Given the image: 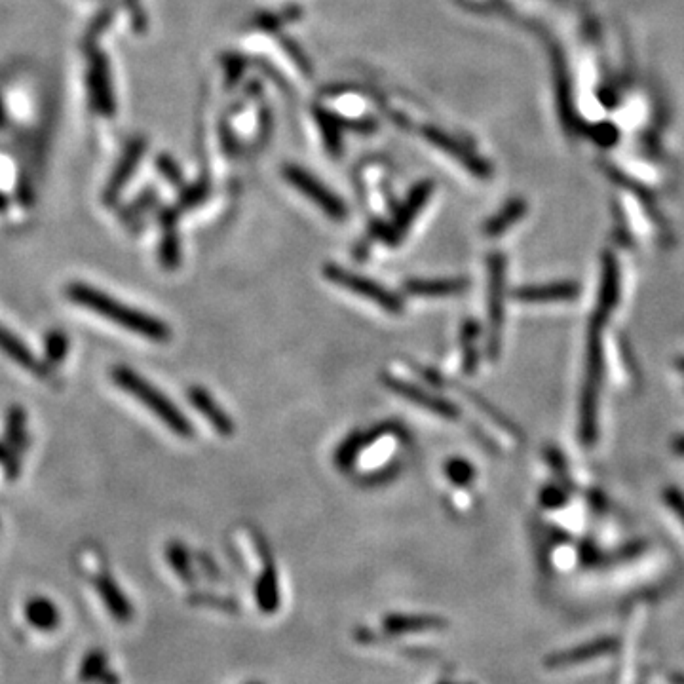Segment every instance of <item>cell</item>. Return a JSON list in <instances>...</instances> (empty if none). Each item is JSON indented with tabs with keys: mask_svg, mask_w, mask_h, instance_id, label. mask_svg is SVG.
I'll list each match as a JSON object with an SVG mask.
<instances>
[{
	"mask_svg": "<svg viewBox=\"0 0 684 684\" xmlns=\"http://www.w3.org/2000/svg\"><path fill=\"white\" fill-rule=\"evenodd\" d=\"M65 293L78 306L92 310L101 318L116 323L128 331H132L135 335L143 337V339H149L152 342H168L171 339L170 327L162 320H158L156 316H151L147 312L132 308L126 303L116 301L114 297L99 291L97 287L82 284V282H73V284L67 285Z\"/></svg>",
	"mask_w": 684,
	"mask_h": 684,
	"instance_id": "1",
	"label": "cell"
},
{
	"mask_svg": "<svg viewBox=\"0 0 684 684\" xmlns=\"http://www.w3.org/2000/svg\"><path fill=\"white\" fill-rule=\"evenodd\" d=\"M113 380L118 388L128 392L132 398L143 403L154 417L162 420L175 436L192 437L194 428H192L189 418L185 417L179 411V407L145 377H141L130 367L118 365L113 369Z\"/></svg>",
	"mask_w": 684,
	"mask_h": 684,
	"instance_id": "2",
	"label": "cell"
},
{
	"mask_svg": "<svg viewBox=\"0 0 684 684\" xmlns=\"http://www.w3.org/2000/svg\"><path fill=\"white\" fill-rule=\"evenodd\" d=\"M489 284H487V342L485 354L496 361L502 354L504 325H506V301H508V263L502 253H493L487 261Z\"/></svg>",
	"mask_w": 684,
	"mask_h": 684,
	"instance_id": "3",
	"label": "cell"
},
{
	"mask_svg": "<svg viewBox=\"0 0 684 684\" xmlns=\"http://www.w3.org/2000/svg\"><path fill=\"white\" fill-rule=\"evenodd\" d=\"M323 276L331 282V284L339 285L342 289L358 295L361 299H367L373 304H377L384 312L388 314H401L405 310V303L399 297L398 293L390 291L388 287L365 278L358 272L346 270L342 266L327 265L323 268Z\"/></svg>",
	"mask_w": 684,
	"mask_h": 684,
	"instance_id": "4",
	"label": "cell"
},
{
	"mask_svg": "<svg viewBox=\"0 0 684 684\" xmlns=\"http://www.w3.org/2000/svg\"><path fill=\"white\" fill-rule=\"evenodd\" d=\"M284 175L285 179L295 189L304 194L312 204H316L318 208L322 209L329 219H335V221L346 219L344 202L337 194H333L331 190L327 189L322 181H318L314 175H310L308 171H304L299 166H287Z\"/></svg>",
	"mask_w": 684,
	"mask_h": 684,
	"instance_id": "5",
	"label": "cell"
},
{
	"mask_svg": "<svg viewBox=\"0 0 684 684\" xmlns=\"http://www.w3.org/2000/svg\"><path fill=\"white\" fill-rule=\"evenodd\" d=\"M582 297V287L572 280L523 285L512 291V299L527 306H570Z\"/></svg>",
	"mask_w": 684,
	"mask_h": 684,
	"instance_id": "6",
	"label": "cell"
},
{
	"mask_svg": "<svg viewBox=\"0 0 684 684\" xmlns=\"http://www.w3.org/2000/svg\"><path fill=\"white\" fill-rule=\"evenodd\" d=\"M382 382L388 390H392L394 394H398L403 399L415 403L418 407L434 413L437 417L447 418V420H456L460 418V411L453 401L449 399L436 396L428 390H424L422 386H417L409 380L399 379V377H392V375H384Z\"/></svg>",
	"mask_w": 684,
	"mask_h": 684,
	"instance_id": "7",
	"label": "cell"
},
{
	"mask_svg": "<svg viewBox=\"0 0 684 684\" xmlns=\"http://www.w3.org/2000/svg\"><path fill=\"white\" fill-rule=\"evenodd\" d=\"M432 190H434V185L430 181H420L417 187L409 192V196L399 206L392 223L384 232V238L390 246H398L399 242L405 238V234L409 232V228L417 219L418 211L428 204Z\"/></svg>",
	"mask_w": 684,
	"mask_h": 684,
	"instance_id": "8",
	"label": "cell"
},
{
	"mask_svg": "<svg viewBox=\"0 0 684 684\" xmlns=\"http://www.w3.org/2000/svg\"><path fill=\"white\" fill-rule=\"evenodd\" d=\"M94 588L97 591L99 601L103 603L105 610L111 614L116 624L124 626L133 620L132 601L124 595L122 588L116 584L109 572H99L94 576Z\"/></svg>",
	"mask_w": 684,
	"mask_h": 684,
	"instance_id": "9",
	"label": "cell"
},
{
	"mask_svg": "<svg viewBox=\"0 0 684 684\" xmlns=\"http://www.w3.org/2000/svg\"><path fill=\"white\" fill-rule=\"evenodd\" d=\"M73 684H122V681L111 665L109 654L94 648L78 662Z\"/></svg>",
	"mask_w": 684,
	"mask_h": 684,
	"instance_id": "10",
	"label": "cell"
},
{
	"mask_svg": "<svg viewBox=\"0 0 684 684\" xmlns=\"http://www.w3.org/2000/svg\"><path fill=\"white\" fill-rule=\"evenodd\" d=\"M189 401L192 403V407L208 420L211 428L219 436L228 437L234 434V430H236L234 420L230 418V415H227V411L215 401L208 390H204L200 386H192L189 390Z\"/></svg>",
	"mask_w": 684,
	"mask_h": 684,
	"instance_id": "11",
	"label": "cell"
},
{
	"mask_svg": "<svg viewBox=\"0 0 684 684\" xmlns=\"http://www.w3.org/2000/svg\"><path fill=\"white\" fill-rule=\"evenodd\" d=\"M384 631L388 635H417L447 629V620L436 614H390L384 618Z\"/></svg>",
	"mask_w": 684,
	"mask_h": 684,
	"instance_id": "12",
	"label": "cell"
},
{
	"mask_svg": "<svg viewBox=\"0 0 684 684\" xmlns=\"http://www.w3.org/2000/svg\"><path fill=\"white\" fill-rule=\"evenodd\" d=\"M25 624L42 635L56 633L61 627V612L48 597H31L23 605Z\"/></svg>",
	"mask_w": 684,
	"mask_h": 684,
	"instance_id": "13",
	"label": "cell"
},
{
	"mask_svg": "<svg viewBox=\"0 0 684 684\" xmlns=\"http://www.w3.org/2000/svg\"><path fill=\"white\" fill-rule=\"evenodd\" d=\"M0 352L38 377H50V367L38 360L27 344L6 327H0Z\"/></svg>",
	"mask_w": 684,
	"mask_h": 684,
	"instance_id": "14",
	"label": "cell"
},
{
	"mask_svg": "<svg viewBox=\"0 0 684 684\" xmlns=\"http://www.w3.org/2000/svg\"><path fill=\"white\" fill-rule=\"evenodd\" d=\"M470 287V282L466 278H430V280H409L403 285V289L413 295V297H428V299H439V297H455L462 295Z\"/></svg>",
	"mask_w": 684,
	"mask_h": 684,
	"instance_id": "15",
	"label": "cell"
},
{
	"mask_svg": "<svg viewBox=\"0 0 684 684\" xmlns=\"http://www.w3.org/2000/svg\"><path fill=\"white\" fill-rule=\"evenodd\" d=\"M424 135H426V139L432 145H436L439 149H443L447 154H451L453 158H456L466 170L472 171V173L479 175V177H487L489 175V168L485 166V162L481 158L474 156L472 152L466 151L460 143H456L455 139H451L449 135H445V133H441L439 130H434V128L424 130Z\"/></svg>",
	"mask_w": 684,
	"mask_h": 684,
	"instance_id": "16",
	"label": "cell"
},
{
	"mask_svg": "<svg viewBox=\"0 0 684 684\" xmlns=\"http://www.w3.org/2000/svg\"><path fill=\"white\" fill-rule=\"evenodd\" d=\"M255 603L261 612L274 614L280 608V582L278 570L272 561H266L265 567L259 572L255 580Z\"/></svg>",
	"mask_w": 684,
	"mask_h": 684,
	"instance_id": "17",
	"label": "cell"
},
{
	"mask_svg": "<svg viewBox=\"0 0 684 684\" xmlns=\"http://www.w3.org/2000/svg\"><path fill=\"white\" fill-rule=\"evenodd\" d=\"M4 443L10 449L12 455V462L14 468L19 474L21 468V455L27 449V415L23 411V407L14 405L10 407L8 415H6V432H4Z\"/></svg>",
	"mask_w": 684,
	"mask_h": 684,
	"instance_id": "18",
	"label": "cell"
},
{
	"mask_svg": "<svg viewBox=\"0 0 684 684\" xmlns=\"http://www.w3.org/2000/svg\"><path fill=\"white\" fill-rule=\"evenodd\" d=\"M145 151V143L141 139H135L132 145L128 147V151L124 154V160L120 162L118 170L114 171L113 179L109 183V187L105 190V204H114L118 194L126 187L128 179L132 177L133 168L137 166V162L141 160Z\"/></svg>",
	"mask_w": 684,
	"mask_h": 684,
	"instance_id": "19",
	"label": "cell"
},
{
	"mask_svg": "<svg viewBox=\"0 0 684 684\" xmlns=\"http://www.w3.org/2000/svg\"><path fill=\"white\" fill-rule=\"evenodd\" d=\"M479 339H481V325L474 318L466 320L460 329V346H462V371L464 375H475L479 367Z\"/></svg>",
	"mask_w": 684,
	"mask_h": 684,
	"instance_id": "20",
	"label": "cell"
},
{
	"mask_svg": "<svg viewBox=\"0 0 684 684\" xmlns=\"http://www.w3.org/2000/svg\"><path fill=\"white\" fill-rule=\"evenodd\" d=\"M162 242H160V263L168 270H175L181 265V244L179 234L175 230V215L168 213L162 217Z\"/></svg>",
	"mask_w": 684,
	"mask_h": 684,
	"instance_id": "21",
	"label": "cell"
},
{
	"mask_svg": "<svg viewBox=\"0 0 684 684\" xmlns=\"http://www.w3.org/2000/svg\"><path fill=\"white\" fill-rule=\"evenodd\" d=\"M525 213H527V204L523 200H512L506 208L498 211L493 219H489L485 223L483 232L491 238H498V236L506 234L515 223H519L525 217Z\"/></svg>",
	"mask_w": 684,
	"mask_h": 684,
	"instance_id": "22",
	"label": "cell"
},
{
	"mask_svg": "<svg viewBox=\"0 0 684 684\" xmlns=\"http://www.w3.org/2000/svg\"><path fill=\"white\" fill-rule=\"evenodd\" d=\"M92 82H94V99L97 109H101L105 114H113V94H111L109 69H107L105 59H97L95 61L94 71H92Z\"/></svg>",
	"mask_w": 684,
	"mask_h": 684,
	"instance_id": "23",
	"label": "cell"
},
{
	"mask_svg": "<svg viewBox=\"0 0 684 684\" xmlns=\"http://www.w3.org/2000/svg\"><path fill=\"white\" fill-rule=\"evenodd\" d=\"M166 557L170 561L171 569L177 574V578L185 586L194 588L196 586V574H194V569H192L189 551L185 550V546L181 542H171L168 550H166Z\"/></svg>",
	"mask_w": 684,
	"mask_h": 684,
	"instance_id": "24",
	"label": "cell"
},
{
	"mask_svg": "<svg viewBox=\"0 0 684 684\" xmlns=\"http://www.w3.org/2000/svg\"><path fill=\"white\" fill-rule=\"evenodd\" d=\"M660 502L664 508L665 515L671 519L673 527L681 532L684 538V491L677 485H667L662 494Z\"/></svg>",
	"mask_w": 684,
	"mask_h": 684,
	"instance_id": "25",
	"label": "cell"
},
{
	"mask_svg": "<svg viewBox=\"0 0 684 684\" xmlns=\"http://www.w3.org/2000/svg\"><path fill=\"white\" fill-rule=\"evenodd\" d=\"M365 432H354L350 436L346 437L339 445L337 453H335V464L337 468L341 470H350L358 460L360 456L365 453Z\"/></svg>",
	"mask_w": 684,
	"mask_h": 684,
	"instance_id": "26",
	"label": "cell"
},
{
	"mask_svg": "<svg viewBox=\"0 0 684 684\" xmlns=\"http://www.w3.org/2000/svg\"><path fill=\"white\" fill-rule=\"evenodd\" d=\"M69 354V337L59 331V329H54L50 331L46 337H44V356H46V365L52 369V367H57L59 363H63V360L67 358Z\"/></svg>",
	"mask_w": 684,
	"mask_h": 684,
	"instance_id": "27",
	"label": "cell"
},
{
	"mask_svg": "<svg viewBox=\"0 0 684 684\" xmlns=\"http://www.w3.org/2000/svg\"><path fill=\"white\" fill-rule=\"evenodd\" d=\"M445 474L455 487H470L475 481V466L466 458H451L445 464Z\"/></svg>",
	"mask_w": 684,
	"mask_h": 684,
	"instance_id": "28",
	"label": "cell"
},
{
	"mask_svg": "<svg viewBox=\"0 0 684 684\" xmlns=\"http://www.w3.org/2000/svg\"><path fill=\"white\" fill-rule=\"evenodd\" d=\"M192 605H200V607H213L217 610H223L228 614H236L238 612V603L230 597H221V595H211V593H192L189 599Z\"/></svg>",
	"mask_w": 684,
	"mask_h": 684,
	"instance_id": "29",
	"label": "cell"
},
{
	"mask_svg": "<svg viewBox=\"0 0 684 684\" xmlns=\"http://www.w3.org/2000/svg\"><path fill=\"white\" fill-rule=\"evenodd\" d=\"M206 194H208V187H206L204 183L190 187V189L185 192V196L181 198V208H192V206L200 204V202L206 198Z\"/></svg>",
	"mask_w": 684,
	"mask_h": 684,
	"instance_id": "30",
	"label": "cell"
},
{
	"mask_svg": "<svg viewBox=\"0 0 684 684\" xmlns=\"http://www.w3.org/2000/svg\"><path fill=\"white\" fill-rule=\"evenodd\" d=\"M198 563H200V567L204 569V572L208 574L209 578L211 580H215V582H221V570L217 569V565L211 561L208 557V553H198Z\"/></svg>",
	"mask_w": 684,
	"mask_h": 684,
	"instance_id": "31",
	"label": "cell"
},
{
	"mask_svg": "<svg viewBox=\"0 0 684 684\" xmlns=\"http://www.w3.org/2000/svg\"><path fill=\"white\" fill-rule=\"evenodd\" d=\"M671 373H673V379H675V386H677L679 394L684 398V354L673 360V363H671Z\"/></svg>",
	"mask_w": 684,
	"mask_h": 684,
	"instance_id": "32",
	"label": "cell"
},
{
	"mask_svg": "<svg viewBox=\"0 0 684 684\" xmlns=\"http://www.w3.org/2000/svg\"><path fill=\"white\" fill-rule=\"evenodd\" d=\"M160 170L170 179L173 185L181 183V173H179L177 166L171 162L170 158H160Z\"/></svg>",
	"mask_w": 684,
	"mask_h": 684,
	"instance_id": "33",
	"label": "cell"
},
{
	"mask_svg": "<svg viewBox=\"0 0 684 684\" xmlns=\"http://www.w3.org/2000/svg\"><path fill=\"white\" fill-rule=\"evenodd\" d=\"M669 453H671V456H673L675 460L684 462V432L677 434L675 437H671V441H669Z\"/></svg>",
	"mask_w": 684,
	"mask_h": 684,
	"instance_id": "34",
	"label": "cell"
},
{
	"mask_svg": "<svg viewBox=\"0 0 684 684\" xmlns=\"http://www.w3.org/2000/svg\"><path fill=\"white\" fill-rule=\"evenodd\" d=\"M247 684H265V683H261V681H253V683H247Z\"/></svg>",
	"mask_w": 684,
	"mask_h": 684,
	"instance_id": "35",
	"label": "cell"
}]
</instances>
